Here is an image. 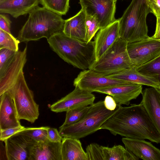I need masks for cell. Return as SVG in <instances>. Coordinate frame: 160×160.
<instances>
[{
  "label": "cell",
  "mask_w": 160,
  "mask_h": 160,
  "mask_svg": "<svg viewBox=\"0 0 160 160\" xmlns=\"http://www.w3.org/2000/svg\"><path fill=\"white\" fill-rule=\"evenodd\" d=\"M25 128L22 126L0 130L1 141L4 142L15 134L23 130Z\"/></svg>",
  "instance_id": "obj_34"
},
{
  "label": "cell",
  "mask_w": 160,
  "mask_h": 160,
  "mask_svg": "<svg viewBox=\"0 0 160 160\" xmlns=\"http://www.w3.org/2000/svg\"><path fill=\"white\" fill-rule=\"evenodd\" d=\"M142 74L151 78L158 84L160 90V54L150 62L136 68Z\"/></svg>",
  "instance_id": "obj_25"
},
{
  "label": "cell",
  "mask_w": 160,
  "mask_h": 160,
  "mask_svg": "<svg viewBox=\"0 0 160 160\" xmlns=\"http://www.w3.org/2000/svg\"><path fill=\"white\" fill-rule=\"evenodd\" d=\"M86 153L88 160H104L101 146L92 143L87 146Z\"/></svg>",
  "instance_id": "obj_32"
},
{
  "label": "cell",
  "mask_w": 160,
  "mask_h": 160,
  "mask_svg": "<svg viewBox=\"0 0 160 160\" xmlns=\"http://www.w3.org/2000/svg\"><path fill=\"white\" fill-rule=\"evenodd\" d=\"M64 22L62 16L38 6L29 14L17 38L20 42L37 41L44 38L47 39L62 31Z\"/></svg>",
  "instance_id": "obj_3"
},
{
  "label": "cell",
  "mask_w": 160,
  "mask_h": 160,
  "mask_svg": "<svg viewBox=\"0 0 160 160\" xmlns=\"http://www.w3.org/2000/svg\"><path fill=\"white\" fill-rule=\"evenodd\" d=\"M61 151L62 160H88L79 139L63 137Z\"/></svg>",
  "instance_id": "obj_23"
},
{
  "label": "cell",
  "mask_w": 160,
  "mask_h": 160,
  "mask_svg": "<svg viewBox=\"0 0 160 160\" xmlns=\"http://www.w3.org/2000/svg\"><path fill=\"white\" fill-rule=\"evenodd\" d=\"M140 103L144 107L160 134V90L151 87L142 91Z\"/></svg>",
  "instance_id": "obj_19"
},
{
  "label": "cell",
  "mask_w": 160,
  "mask_h": 160,
  "mask_svg": "<svg viewBox=\"0 0 160 160\" xmlns=\"http://www.w3.org/2000/svg\"><path fill=\"white\" fill-rule=\"evenodd\" d=\"M113 0L116 2V1L117 0Z\"/></svg>",
  "instance_id": "obj_39"
},
{
  "label": "cell",
  "mask_w": 160,
  "mask_h": 160,
  "mask_svg": "<svg viewBox=\"0 0 160 160\" xmlns=\"http://www.w3.org/2000/svg\"><path fill=\"white\" fill-rule=\"evenodd\" d=\"M149 13L146 0H132L119 19L120 38L128 42L148 38L146 18Z\"/></svg>",
  "instance_id": "obj_4"
},
{
  "label": "cell",
  "mask_w": 160,
  "mask_h": 160,
  "mask_svg": "<svg viewBox=\"0 0 160 160\" xmlns=\"http://www.w3.org/2000/svg\"><path fill=\"white\" fill-rule=\"evenodd\" d=\"M152 37L155 39H160V24L158 26L156 27L154 34Z\"/></svg>",
  "instance_id": "obj_38"
},
{
  "label": "cell",
  "mask_w": 160,
  "mask_h": 160,
  "mask_svg": "<svg viewBox=\"0 0 160 160\" xmlns=\"http://www.w3.org/2000/svg\"><path fill=\"white\" fill-rule=\"evenodd\" d=\"M86 14L95 17L100 28L115 21L116 2L113 0H79Z\"/></svg>",
  "instance_id": "obj_9"
},
{
  "label": "cell",
  "mask_w": 160,
  "mask_h": 160,
  "mask_svg": "<svg viewBox=\"0 0 160 160\" xmlns=\"http://www.w3.org/2000/svg\"><path fill=\"white\" fill-rule=\"evenodd\" d=\"M48 138L54 142H61L63 138L56 128L49 127L48 130Z\"/></svg>",
  "instance_id": "obj_35"
},
{
  "label": "cell",
  "mask_w": 160,
  "mask_h": 160,
  "mask_svg": "<svg viewBox=\"0 0 160 160\" xmlns=\"http://www.w3.org/2000/svg\"><path fill=\"white\" fill-rule=\"evenodd\" d=\"M128 82L108 78L90 69L81 72L73 81V85L92 92L98 90L119 85Z\"/></svg>",
  "instance_id": "obj_10"
},
{
  "label": "cell",
  "mask_w": 160,
  "mask_h": 160,
  "mask_svg": "<svg viewBox=\"0 0 160 160\" xmlns=\"http://www.w3.org/2000/svg\"><path fill=\"white\" fill-rule=\"evenodd\" d=\"M49 127L25 128L19 133L26 135L37 142L48 140V130Z\"/></svg>",
  "instance_id": "obj_28"
},
{
  "label": "cell",
  "mask_w": 160,
  "mask_h": 160,
  "mask_svg": "<svg viewBox=\"0 0 160 160\" xmlns=\"http://www.w3.org/2000/svg\"><path fill=\"white\" fill-rule=\"evenodd\" d=\"M86 17L85 11L81 8L75 15L65 20L62 32L71 38L85 41Z\"/></svg>",
  "instance_id": "obj_21"
},
{
  "label": "cell",
  "mask_w": 160,
  "mask_h": 160,
  "mask_svg": "<svg viewBox=\"0 0 160 160\" xmlns=\"http://www.w3.org/2000/svg\"><path fill=\"white\" fill-rule=\"evenodd\" d=\"M125 148L138 159L160 160V150L144 140L123 138L122 139Z\"/></svg>",
  "instance_id": "obj_16"
},
{
  "label": "cell",
  "mask_w": 160,
  "mask_h": 160,
  "mask_svg": "<svg viewBox=\"0 0 160 160\" xmlns=\"http://www.w3.org/2000/svg\"><path fill=\"white\" fill-rule=\"evenodd\" d=\"M114 135L134 139H148L160 143V134L141 104L120 106L100 127Z\"/></svg>",
  "instance_id": "obj_1"
},
{
  "label": "cell",
  "mask_w": 160,
  "mask_h": 160,
  "mask_svg": "<svg viewBox=\"0 0 160 160\" xmlns=\"http://www.w3.org/2000/svg\"><path fill=\"white\" fill-rule=\"evenodd\" d=\"M150 12L156 18V27L160 24V0H146Z\"/></svg>",
  "instance_id": "obj_33"
},
{
  "label": "cell",
  "mask_w": 160,
  "mask_h": 160,
  "mask_svg": "<svg viewBox=\"0 0 160 160\" xmlns=\"http://www.w3.org/2000/svg\"><path fill=\"white\" fill-rule=\"evenodd\" d=\"M20 42L12 34L0 29V49L5 48L17 52Z\"/></svg>",
  "instance_id": "obj_29"
},
{
  "label": "cell",
  "mask_w": 160,
  "mask_h": 160,
  "mask_svg": "<svg viewBox=\"0 0 160 160\" xmlns=\"http://www.w3.org/2000/svg\"><path fill=\"white\" fill-rule=\"evenodd\" d=\"M51 48L61 59L75 67L89 69L96 61L94 42L71 38L62 31L47 39Z\"/></svg>",
  "instance_id": "obj_2"
},
{
  "label": "cell",
  "mask_w": 160,
  "mask_h": 160,
  "mask_svg": "<svg viewBox=\"0 0 160 160\" xmlns=\"http://www.w3.org/2000/svg\"><path fill=\"white\" fill-rule=\"evenodd\" d=\"M12 22L7 16L0 14V29L12 34L11 32V25Z\"/></svg>",
  "instance_id": "obj_36"
},
{
  "label": "cell",
  "mask_w": 160,
  "mask_h": 160,
  "mask_svg": "<svg viewBox=\"0 0 160 160\" xmlns=\"http://www.w3.org/2000/svg\"><path fill=\"white\" fill-rule=\"evenodd\" d=\"M90 107V105L84 106L67 111L65 120L61 127L70 125L79 121L86 115Z\"/></svg>",
  "instance_id": "obj_27"
},
{
  "label": "cell",
  "mask_w": 160,
  "mask_h": 160,
  "mask_svg": "<svg viewBox=\"0 0 160 160\" xmlns=\"http://www.w3.org/2000/svg\"><path fill=\"white\" fill-rule=\"evenodd\" d=\"M127 50L132 66L136 68L160 54V40L151 37L139 41L128 42Z\"/></svg>",
  "instance_id": "obj_8"
},
{
  "label": "cell",
  "mask_w": 160,
  "mask_h": 160,
  "mask_svg": "<svg viewBox=\"0 0 160 160\" xmlns=\"http://www.w3.org/2000/svg\"><path fill=\"white\" fill-rule=\"evenodd\" d=\"M159 40H160V39H159Z\"/></svg>",
  "instance_id": "obj_40"
},
{
  "label": "cell",
  "mask_w": 160,
  "mask_h": 160,
  "mask_svg": "<svg viewBox=\"0 0 160 160\" xmlns=\"http://www.w3.org/2000/svg\"><path fill=\"white\" fill-rule=\"evenodd\" d=\"M17 52L7 49H0V76L10 63Z\"/></svg>",
  "instance_id": "obj_31"
},
{
  "label": "cell",
  "mask_w": 160,
  "mask_h": 160,
  "mask_svg": "<svg viewBox=\"0 0 160 160\" xmlns=\"http://www.w3.org/2000/svg\"><path fill=\"white\" fill-rule=\"evenodd\" d=\"M121 105L117 104L113 111L107 109L103 101H100L90 105L85 116L78 122L69 126L60 127L59 132L62 137L79 139L100 130L104 122L115 112Z\"/></svg>",
  "instance_id": "obj_5"
},
{
  "label": "cell",
  "mask_w": 160,
  "mask_h": 160,
  "mask_svg": "<svg viewBox=\"0 0 160 160\" xmlns=\"http://www.w3.org/2000/svg\"><path fill=\"white\" fill-rule=\"evenodd\" d=\"M70 0H40L42 7L61 16L68 12Z\"/></svg>",
  "instance_id": "obj_26"
},
{
  "label": "cell",
  "mask_w": 160,
  "mask_h": 160,
  "mask_svg": "<svg viewBox=\"0 0 160 160\" xmlns=\"http://www.w3.org/2000/svg\"><path fill=\"white\" fill-rule=\"evenodd\" d=\"M61 149V142H36L31 148L29 160H62Z\"/></svg>",
  "instance_id": "obj_18"
},
{
  "label": "cell",
  "mask_w": 160,
  "mask_h": 160,
  "mask_svg": "<svg viewBox=\"0 0 160 160\" xmlns=\"http://www.w3.org/2000/svg\"><path fill=\"white\" fill-rule=\"evenodd\" d=\"M104 160H138L139 159L121 145L110 148L101 146Z\"/></svg>",
  "instance_id": "obj_24"
},
{
  "label": "cell",
  "mask_w": 160,
  "mask_h": 160,
  "mask_svg": "<svg viewBox=\"0 0 160 160\" xmlns=\"http://www.w3.org/2000/svg\"><path fill=\"white\" fill-rule=\"evenodd\" d=\"M105 107L110 111H113L117 107V104L113 98L109 95L107 96L103 101Z\"/></svg>",
  "instance_id": "obj_37"
},
{
  "label": "cell",
  "mask_w": 160,
  "mask_h": 160,
  "mask_svg": "<svg viewBox=\"0 0 160 160\" xmlns=\"http://www.w3.org/2000/svg\"><path fill=\"white\" fill-rule=\"evenodd\" d=\"M128 42L119 38L89 69L106 76L121 70L134 68L127 50Z\"/></svg>",
  "instance_id": "obj_6"
},
{
  "label": "cell",
  "mask_w": 160,
  "mask_h": 160,
  "mask_svg": "<svg viewBox=\"0 0 160 160\" xmlns=\"http://www.w3.org/2000/svg\"><path fill=\"white\" fill-rule=\"evenodd\" d=\"M40 0H0V13L15 18L29 14L38 7Z\"/></svg>",
  "instance_id": "obj_20"
},
{
  "label": "cell",
  "mask_w": 160,
  "mask_h": 160,
  "mask_svg": "<svg viewBox=\"0 0 160 160\" xmlns=\"http://www.w3.org/2000/svg\"><path fill=\"white\" fill-rule=\"evenodd\" d=\"M7 91L11 95L19 119L33 123L39 117V105L35 102L22 71L13 86Z\"/></svg>",
  "instance_id": "obj_7"
},
{
  "label": "cell",
  "mask_w": 160,
  "mask_h": 160,
  "mask_svg": "<svg viewBox=\"0 0 160 160\" xmlns=\"http://www.w3.org/2000/svg\"><path fill=\"white\" fill-rule=\"evenodd\" d=\"M120 38L119 19L108 26L100 28L94 39L96 61Z\"/></svg>",
  "instance_id": "obj_15"
},
{
  "label": "cell",
  "mask_w": 160,
  "mask_h": 160,
  "mask_svg": "<svg viewBox=\"0 0 160 160\" xmlns=\"http://www.w3.org/2000/svg\"><path fill=\"white\" fill-rule=\"evenodd\" d=\"M0 130L22 126L14 102L7 91L0 95Z\"/></svg>",
  "instance_id": "obj_17"
},
{
  "label": "cell",
  "mask_w": 160,
  "mask_h": 160,
  "mask_svg": "<svg viewBox=\"0 0 160 160\" xmlns=\"http://www.w3.org/2000/svg\"><path fill=\"white\" fill-rule=\"evenodd\" d=\"M86 25V32L85 41L88 42L91 41L97 32L100 29V27L98 21L95 17L87 14Z\"/></svg>",
  "instance_id": "obj_30"
},
{
  "label": "cell",
  "mask_w": 160,
  "mask_h": 160,
  "mask_svg": "<svg viewBox=\"0 0 160 160\" xmlns=\"http://www.w3.org/2000/svg\"><path fill=\"white\" fill-rule=\"evenodd\" d=\"M94 95L92 92L75 87V89L64 97L52 104L51 110L55 112L67 111L79 107L90 105L94 103Z\"/></svg>",
  "instance_id": "obj_11"
},
{
  "label": "cell",
  "mask_w": 160,
  "mask_h": 160,
  "mask_svg": "<svg viewBox=\"0 0 160 160\" xmlns=\"http://www.w3.org/2000/svg\"><path fill=\"white\" fill-rule=\"evenodd\" d=\"M142 85L130 82L98 90L95 92L112 96L117 104L128 105L130 101L136 99L142 92Z\"/></svg>",
  "instance_id": "obj_14"
},
{
  "label": "cell",
  "mask_w": 160,
  "mask_h": 160,
  "mask_svg": "<svg viewBox=\"0 0 160 160\" xmlns=\"http://www.w3.org/2000/svg\"><path fill=\"white\" fill-rule=\"evenodd\" d=\"M116 80L146 85L158 89L159 85L152 78L145 76L135 68L127 69L105 76Z\"/></svg>",
  "instance_id": "obj_22"
},
{
  "label": "cell",
  "mask_w": 160,
  "mask_h": 160,
  "mask_svg": "<svg viewBox=\"0 0 160 160\" xmlns=\"http://www.w3.org/2000/svg\"><path fill=\"white\" fill-rule=\"evenodd\" d=\"M4 142L8 160H29L31 148L37 142L19 132Z\"/></svg>",
  "instance_id": "obj_12"
},
{
  "label": "cell",
  "mask_w": 160,
  "mask_h": 160,
  "mask_svg": "<svg viewBox=\"0 0 160 160\" xmlns=\"http://www.w3.org/2000/svg\"><path fill=\"white\" fill-rule=\"evenodd\" d=\"M27 46L18 51L2 75L0 76V95L8 91L14 85L27 61Z\"/></svg>",
  "instance_id": "obj_13"
}]
</instances>
